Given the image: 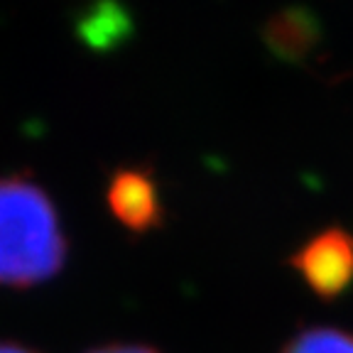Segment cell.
I'll list each match as a JSON object with an SVG mask.
<instances>
[{"mask_svg":"<svg viewBox=\"0 0 353 353\" xmlns=\"http://www.w3.org/2000/svg\"><path fill=\"white\" fill-rule=\"evenodd\" d=\"M66 236L54 201L25 174L0 176V287H37L59 275Z\"/></svg>","mask_w":353,"mask_h":353,"instance_id":"1","label":"cell"},{"mask_svg":"<svg viewBox=\"0 0 353 353\" xmlns=\"http://www.w3.org/2000/svg\"><path fill=\"white\" fill-rule=\"evenodd\" d=\"M290 263L316 297L331 302L353 285V236L329 226L309 238Z\"/></svg>","mask_w":353,"mask_h":353,"instance_id":"2","label":"cell"},{"mask_svg":"<svg viewBox=\"0 0 353 353\" xmlns=\"http://www.w3.org/2000/svg\"><path fill=\"white\" fill-rule=\"evenodd\" d=\"M108 206L123 226L135 233L152 231L162 221L157 182L143 170H123L110 179Z\"/></svg>","mask_w":353,"mask_h":353,"instance_id":"3","label":"cell"},{"mask_svg":"<svg viewBox=\"0 0 353 353\" xmlns=\"http://www.w3.org/2000/svg\"><path fill=\"white\" fill-rule=\"evenodd\" d=\"M280 353H353V334L334 326H312L290 339Z\"/></svg>","mask_w":353,"mask_h":353,"instance_id":"4","label":"cell"},{"mask_svg":"<svg viewBox=\"0 0 353 353\" xmlns=\"http://www.w3.org/2000/svg\"><path fill=\"white\" fill-rule=\"evenodd\" d=\"M88 353H160L150 346H143V343H108V346L94 348Z\"/></svg>","mask_w":353,"mask_h":353,"instance_id":"5","label":"cell"},{"mask_svg":"<svg viewBox=\"0 0 353 353\" xmlns=\"http://www.w3.org/2000/svg\"><path fill=\"white\" fill-rule=\"evenodd\" d=\"M0 353H37L32 348L22 346V343H12V341H0Z\"/></svg>","mask_w":353,"mask_h":353,"instance_id":"6","label":"cell"}]
</instances>
